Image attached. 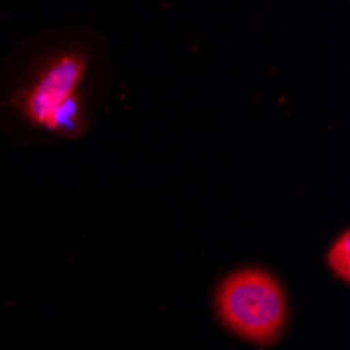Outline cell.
<instances>
[{
	"mask_svg": "<svg viewBox=\"0 0 350 350\" xmlns=\"http://www.w3.org/2000/svg\"><path fill=\"white\" fill-rule=\"evenodd\" d=\"M86 63L80 55H63L42 74L25 97V113L51 131L70 129L78 113L76 88Z\"/></svg>",
	"mask_w": 350,
	"mask_h": 350,
	"instance_id": "2",
	"label": "cell"
},
{
	"mask_svg": "<svg viewBox=\"0 0 350 350\" xmlns=\"http://www.w3.org/2000/svg\"><path fill=\"white\" fill-rule=\"evenodd\" d=\"M216 310L237 336L271 344L288 319V300L281 283L260 269H241L218 285Z\"/></svg>",
	"mask_w": 350,
	"mask_h": 350,
	"instance_id": "1",
	"label": "cell"
},
{
	"mask_svg": "<svg viewBox=\"0 0 350 350\" xmlns=\"http://www.w3.org/2000/svg\"><path fill=\"white\" fill-rule=\"evenodd\" d=\"M327 265L344 283L350 281V231H344L327 252Z\"/></svg>",
	"mask_w": 350,
	"mask_h": 350,
	"instance_id": "3",
	"label": "cell"
}]
</instances>
